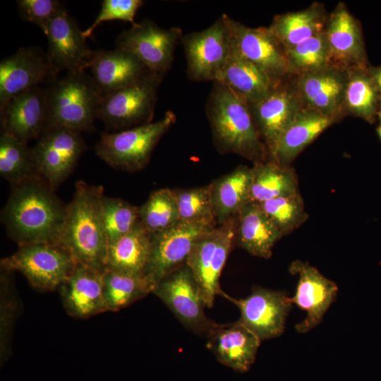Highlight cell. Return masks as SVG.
<instances>
[{
	"mask_svg": "<svg viewBox=\"0 0 381 381\" xmlns=\"http://www.w3.org/2000/svg\"><path fill=\"white\" fill-rule=\"evenodd\" d=\"M11 186L1 215L8 236L19 246L59 244L67 205L57 196L55 189L39 175Z\"/></svg>",
	"mask_w": 381,
	"mask_h": 381,
	"instance_id": "6da1fadb",
	"label": "cell"
},
{
	"mask_svg": "<svg viewBox=\"0 0 381 381\" xmlns=\"http://www.w3.org/2000/svg\"><path fill=\"white\" fill-rule=\"evenodd\" d=\"M206 114L219 152L238 155L253 164L270 159L248 103L218 81L213 82Z\"/></svg>",
	"mask_w": 381,
	"mask_h": 381,
	"instance_id": "7a4b0ae2",
	"label": "cell"
},
{
	"mask_svg": "<svg viewBox=\"0 0 381 381\" xmlns=\"http://www.w3.org/2000/svg\"><path fill=\"white\" fill-rule=\"evenodd\" d=\"M75 187L67 204L59 244L78 264L104 271L108 242L102 215L103 188L83 181Z\"/></svg>",
	"mask_w": 381,
	"mask_h": 381,
	"instance_id": "3957f363",
	"label": "cell"
},
{
	"mask_svg": "<svg viewBox=\"0 0 381 381\" xmlns=\"http://www.w3.org/2000/svg\"><path fill=\"white\" fill-rule=\"evenodd\" d=\"M46 129L64 128L76 132L92 131L102 99L91 75L66 73L48 84Z\"/></svg>",
	"mask_w": 381,
	"mask_h": 381,
	"instance_id": "277c9868",
	"label": "cell"
},
{
	"mask_svg": "<svg viewBox=\"0 0 381 381\" xmlns=\"http://www.w3.org/2000/svg\"><path fill=\"white\" fill-rule=\"evenodd\" d=\"M176 120V114L169 110L155 122L114 133L103 132L95 152L114 169L140 170L148 163L157 144Z\"/></svg>",
	"mask_w": 381,
	"mask_h": 381,
	"instance_id": "5b68a950",
	"label": "cell"
},
{
	"mask_svg": "<svg viewBox=\"0 0 381 381\" xmlns=\"http://www.w3.org/2000/svg\"><path fill=\"white\" fill-rule=\"evenodd\" d=\"M77 265L64 247L48 243L20 246L14 253L1 260L2 270L18 271L32 286L47 291L59 289Z\"/></svg>",
	"mask_w": 381,
	"mask_h": 381,
	"instance_id": "8992f818",
	"label": "cell"
},
{
	"mask_svg": "<svg viewBox=\"0 0 381 381\" xmlns=\"http://www.w3.org/2000/svg\"><path fill=\"white\" fill-rule=\"evenodd\" d=\"M236 216L198 238L186 262L197 283L207 308L214 305L221 289L219 279L236 243Z\"/></svg>",
	"mask_w": 381,
	"mask_h": 381,
	"instance_id": "52a82bcc",
	"label": "cell"
},
{
	"mask_svg": "<svg viewBox=\"0 0 381 381\" xmlns=\"http://www.w3.org/2000/svg\"><path fill=\"white\" fill-rule=\"evenodd\" d=\"M164 75L149 73L104 96L97 112L107 129L123 131L152 122L157 90Z\"/></svg>",
	"mask_w": 381,
	"mask_h": 381,
	"instance_id": "ba28073f",
	"label": "cell"
},
{
	"mask_svg": "<svg viewBox=\"0 0 381 381\" xmlns=\"http://www.w3.org/2000/svg\"><path fill=\"white\" fill-rule=\"evenodd\" d=\"M181 42L188 78L193 81H215L232 51L226 14L205 30L183 35Z\"/></svg>",
	"mask_w": 381,
	"mask_h": 381,
	"instance_id": "9c48e42d",
	"label": "cell"
},
{
	"mask_svg": "<svg viewBox=\"0 0 381 381\" xmlns=\"http://www.w3.org/2000/svg\"><path fill=\"white\" fill-rule=\"evenodd\" d=\"M183 37L180 28L165 29L143 19L123 31L116 40V48L135 55L151 73L163 75L171 68L174 52Z\"/></svg>",
	"mask_w": 381,
	"mask_h": 381,
	"instance_id": "30bf717a",
	"label": "cell"
},
{
	"mask_svg": "<svg viewBox=\"0 0 381 381\" xmlns=\"http://www.w3.org/2000/svg\"><path fill=\"white\" fill-rule=\"evenodd\" d=\"M214 227L179 222L174 226L152 235L150 254L143 273L152 293L162 279L186 264L198 238Z\"/></svg>",
	"mask_w": 381,
	"mask_h": 381,
	"instance_id": "8fae6325",
	"label": "cell"
},
{
	"mask_svg": "<svg viewBox=\"0 0 381 381\" xmlns=\"http://www.w3.org/2000/svg\"><path fill=\"white\" fill-rule=\"evenodd\" d=\"M152 293L186 328L197 334L206 337L217 324L205 313L201 291L186 264L162 279Z\"/></svg>",
	"mask_w": 381,
	"mask_h": 381,
	"instance_id": "7c38bea8",
	"label": "cell"
},
{
	"mask_svg": "<svg viewBox=\"0 0 381 381\" xmlns=\"http://www.w3.org/2000/svg\"><path fill=\"white\" fill-rule=\"evenodd\" d=\"M86 149L80 133L48 128L32 147L37 172L55 189L70 175Z\"/></svg>",
	"mask_w": 381,
	"mask_h": 381,
	"instance_id": "4fadbf2b",
	"label": "cell"
},
{
	"mask_svg": "<svg viewBox=\"0 0 381 381\" xmlns=\"http://www.w3.org/2000/svg\"><path fill=\"white\" fill-rule=\"evenodd\" d=\"M249 107L269 155L282 133L305 109L291 75Z\"/></svg>",
	"mask_w": 381,
	"mask_h": 381,
	"instance_id": "5bb4252c",
	"label": "cell"
},
{
	"mask_svg": "<svg viewBox=\"0 0 381 381\" xmlns=\"http://www.w3.org/2000/svg\"><path fill=\"white\" fill-rule=\"evenodd\" d=\"M219 295L239 309V320L260 340L277 337L283 333L287 315L293 304L291 297L284 292L257 286L243 298L231 297L222 289Z\"/></svg>",
	"mask_w": 381,
	"mask_h": 381,
	"instance_id": "9a60e30c",
	"label": "cell"
},
{
	"mask_svg": "<svg viewBox=\"0 0 381 381\" xmlns=\"http://www.w3.org/2000/svg\"><path fill=\"white\" fill-rule=\"evenodd\" d=\"M47 53L39 47H20L0 63V110L11 98L57 78Z\"/></svg>",
	"mask_w": 381,
	"mask_h": 381,
	"instance_id": "2e32d148",
	"label": "cell"
},
{
	"mask_svg": "<svg viewBox=\"0 0 381 381\" xmlns=\"http://www.w3.org/2000/svg\"><path fill=\"white\" fill-rule=\"evenodd\" d=\"M233 49L275 80L289 76L285 52L269 28L248 27L226 14Z\"/></svg>",
	"mask_w": 381,
	"mask_h": 381,
	"instance_id": "e0dca14e",
	"label": "cell"
},
{
	"mask_svg": "<svg viewBox=\"0 0 381 381\" xmlns=\"http://www.w3.org/2000/svg\"><path fill=\"white\" fill-rule=\"evenodd\" d=\"M47 56L55 72H85L95 51L91 50L77 22L65 8L52 20L47 34Z\"/></svg>",
	"mask_w": 381,
	"mask_h": 381,
	"instance_id": "ac0fdd59",
	"label": "cell"
},
{
	"mask_svg": "<svg viewBox=\"0 0 381 381\" xmlns=\"http://www.w3.org/2000/svg\"><path fill=\"white\" fill-rule=\"evenodd\" d=\"M349 71L329 66L310 73L291 75L305 109L334 119L343 118Z\"/></svg>",
	"mask_w": 381,
	"mask_h": 381,
	"instance_id": "d6986e66",
	"label": "cell"
},
{
	"mask_svg": "<svg viewBox=\"0 0 381 381\" xmlns=\"http://www.w3.org/2000/svg\"><path fill=\"white\" fill-rule=\"evenodd\" d=\"M325 34L330 66L346 71L368 67L361 26L345 4L329 14Z\"/></svg>",
	"mask_w": 381,
	"mask_h": 381,
	"instance_id": "ffe728a7",
	"label": "cell"
},
{
	"mask_svg": "<svg viewBox=\"0 0 381 381\" xmlns=\"http://www.w3.org/2000/svg\"><path fill=\"white\" fill-rule=\"evenodd\" d=\"M289 271L298 276L295 295L291 297V302L306 312V317L296 325V329L299 333H306L321 322L337 296L338 287L306 262L296 260L291 265Z\"/></svg>",
	"mask_w": 381,
	"mask_h": 381,
	"instance_id": "44dd1931",
	"label": "cell"
},
{
	"mask_svg": "<svg viewBox=\"0 0 381 381\" xmlns=\"http://www.w3.org/2000/svg\"><path fill=\"white\" fill-rule=\"evenodd\" d=\"M0 114L1 133L27 143L37 140L47 126V88L37 86L16 95Z\"/></svg>",
	"mask_w": 381,
	"mask_h": 381,
	"instance_id": "7402d4cb",
	"label": "cell"
},
{
	"mask_svg": "<svg viewBox=\"0 0 381 381\" xmlns=\"http://www.w3.org/2000/svg\"><path fill=\"white\" fill-rule=\"evenodd\" d=\"M207 347L222 364L238 373L247 372L253 363L260 339L239 320L217 323L206 335Z\"/></svg>",
	"mask_w": 381,
	"mask_h": 381,
	"instance_id": "603a6c76",
	"label": "cell"
},
{
	"mask_svg": "<svg viewBox=\"0 0 381 381\" xmlns=\"http://www.w3.org/2000/svg\"><path fill=\"white\" fill-rule=\"evenodd\" d=\"M104 271L78 263L59 288L69 315L84 318L107 310L104 297Z\"/></svg>",
	"mask_w": 381,
	"mask_h": 381,
	"instance_id": "cb8c5ba5",
	"label": "cell"
},
{
	"mask_svg": "<svg viewBox=\"0 0 381 381\" xmlns=\"http://www.w3.org/2000/svg\"><path fill=\"white\" fill-rule=\"evenodd\" d=\"M89 68L102 97L151 73L135 55L116 48L95 51Z\"/></svg>",
	"mask_w": 381,
	"mask_h": 381,
	"instance_id": "d4e9b609",
	"label": "cell"
},
{
	"mask_svg": "<svg viewBox=\"0 0 381 381\" xmlns=\"http://www.w3.org/2000/svg\"><path fill=\"white\" fill-rule=\"evenodd\" d=\"M236 243L252 255L269 259L282 234L260 205L249 201L236 214Z\"/></svg>",
	"mask_w": 381,
	"mask_h": 381,
	"instance_id": "484cf974",
	"label": "cell"
},
{
	"mask_svg": "<svg viewBox=\"0 0 381 381\" xmlns=\"http://www.w3.org/2000/svg\"><path fill=\"white\" fill-rule=\"evenodd\" d=\"M337 121L308 109H303L279 137L270 159L286 167L325 130Z\"/></svg>",
	"mask_w": 381,
	"mask_h": 381,
	"instance_id": "4316f807",
	"label": "cell"
},
{
	"mask_svg": "<svg viewBox=\"0 0 381 381\" xmlns=\"http://www.w3.org/2000/svg\"><path fill=\"white\" fill-rule=\"evenodd\" d=\"M328 16L322 4L314 2L303 10L274 16L268 28L286 51L324 32Z\"/></svg>",
	"mask_w": 381,
	"mask_h": 381,
	"instance_id": "83f0119b",
	"label": "cell"
},
{
	"mask_svg": "<svg viewBox=\"0 0 381 381\" xmlns=\"http://www.w3.org/2000/svg\"><path fill=\"white\" fill-rule=\"evenodd\" d=\"M215 81L224 84L250 104L267 95L279 80L270 78L232 47L231 55Z\"/></svg>",
	"mask_w": 381,
	"mask_h": 381,
	"instance_id": "f1b7e54d",
	"label": "cell"
},
{
	"mask_svg": "<svg viewBox=\"0 0 381 381\" xmlns=\"http://www.w3.org/2000/svg\"><path fill=\"white\" fill-rule=\"evenodd\" d=\"M251 182V168L239 165L210 183L218 225L236 216L250 201Z\"/></svg>",
	"mask_w": 381,
	"mask_h": 381,
	"instance_id": "f546056e",
	"label": "cell"
},
{
	"mask_svg": "<svg viewBox=\"0 0 381 381\" xmlns=\"http://www.w3.org/2000/svg\"><path fill=\"white\" fill-rule=\"evenodd\" d=\"M152 235L139 223L107 246L105 270L143 275L148 262Z\"/></svg>",
	"mask_w": 381,
	"mask_h": 381,
	"instance_id": "4dcf8cb0",
	"label": "cell"
},
{
	"mask_svg": "<svg viewBox=\"0 0 381 381\" xmlns=\"http://www.w3.org/2000/svg\"><path fill=\"white\" fill-rule=\"evenodd\" d=\"M250 201L260 203L278 197L298 193V180L293 169L268 159L253 164Z\"/></svg>",
	"mask_w": 381,
	"mask_h": 381,
	"instance_id": "1f68e13d",
	"label": "cell"
},
{
	"mask_svg": "<svg viewBox=\"0 0 381 381\" xmlns=\"http://www.w3.org/2000/svg\"><path fill=\"white\" fill-rule=\"evenodd\" d=\"M381 104L368 67L349 71L344 101V115L374 123Z\"/></svg>",
	"mask_w": 381,
	"mask_h": 381,
	"instance_id": "d6a6232c",
	"label": "cell"
},
{
	"mask_svg": "<svg viewBox=\"0 0 381 381\" xmlns=\"http://www.w3.org/2000/svg\"><path fill=\"white\" fill-rule=\"evenodd\" d=\"M103 283L107 310L117 311L152 293L141 274L106 269Z\"/></svg>",
	"mask_w": 381,
	"mask_h": 381,
	"instance_id": "836d02e7",
	"label": "cell"
},
{
	"mask_svg": "<svg viewBox=\"0 0 381 381\" xmlns=\"http://www.w3.org/2000/svg\"><path fill=\"white\" fill-rule=\"evenodd\" d=\"M0 174L11 185L39 175L32 148L27 143L4 133L0 136Z\"/></svg>",
	"mask_w": 381,
	"mask_h": 381,
	"instance_id": "e575fe53",
	"label": "cell"
},
{
	"mask_svg": "<svg viewBox=\"0 0 381 381\" xmlns=\"http://www.w3.org/2000/svg\"><path fill=\"white\" fill-rule=\"evenodd\" d=\"M140 223L151 235L164 231L179 222L173 189L163 188L152 192L139 207Z\"/></svg>",
	"mask_w": 381,
	"mask_h": 381,
	"instance_id": "d590c367",
	"label": "cell"
},
{
	"mask_svg": "<svg viewBox=\"0 0 381 381\" xmlns=\"http://www.w3.org/2000/svg\"><path fill=\"white\" fill-rule=\"evenodd\" d=\"M179 222L217 226L210 184L189 188H173Z\"/></svg>",
	"mask_w": 381,
	"mask_h": 381,
	"instance_id": "8d00e7d4",
	"label": "cell"
},
{
	"mask_svg": "<svg viewBox=\"0 0 381 381\" xmlns=\"http://www.w3.org/2000/svg\"><path fill=\"white\" fill-rule=\"evenodd\" d=\"M284 52L289 75L297 76L330 66L325 31Z\"/></svg>",
	"mask_w": 381,
	"mask_h": 381,
	"instance_id": "74e56055",
	"label": "cell"
},
{
	"mask_svg": "<svg viewBox=\"0 0 381 381\" xmlns=\"http://www.w3.org/2000/svg\"><path fill=\"white\" fill-rule=\"evenodd\" d=\"M102 215L108 244L132 231L139 223V207L117 198L103 196Z\"/></svg>",
	"mask_w": 381,
	"mask_h": 381,
	"instance_id": "f35d334b",
	"label": "cell"
},
{
	"mask_svg": "<svg viewBox=\"0 0 381 381\" xmlns=\"http://www.w3.org/2000/svg\"><path fill=\"white\" fill-rule=\"evenodd\" d=\"M258 204L283 236L299 227L308 219L299 192Z\"/></svg>",
	"mask_w": 381,
	"mask_h": 381,
	"instance_id": "ab89813d",
	"label": "cell"
},
{
	"mask_svg": "<svg viewBox=\"0 0 381 381\" xmlns=\"http://www.w3.org/2000/svg\"><path fill=\"white\" fill-rule=\"evenodd\" d=\"M143 4V1L141 0H103L95 21L83 31V37L85 39L90 37L95 29L106 21L119 20L135 24V13Z\"/></svg>",
	"mask_w": 381,
	"mask_h": 381,
	"instance_id": "60d3db41",
	"label": "cell"
},
{
	"mask_svg": "<svg viewBox=\"0 0 381 381\" xmlns=\"http://www.w3.org/2000/svg\"><path fill=\"white\" fill-rule=\"evenodd\" d=\"M17 4L20 17L37 25L46 35L52 20L64 8L57 0H18Z\"/></svg>",
	"mask_w": 381,
	"mask_h": 381,
	"instance_id": "b9f144b4",
	"label": "cell"
},
{
	"mask_svg": "<svg viewBox=\"0 0 381 381\" xmlns=\"http://www.w3.org/2000/svg\"><path fill=\"white\" fill-rule=\"evenodd\" d=\"M368 73L375 85L381 104V66H368Z\"/></svg>",
	"mask_w": 381,
	"mask_h": 381,
	"instance_id": "7bdbcfd3",
	"label": "cell"
},
{
	"mask_svg": "<svg viewBox=\"0 0 381 381\" xmlns=\"http://www.w3.org/2000/svg\"><path fill=\"white\" fill-rule=\"evenodd\" d=\"M377 133L381 140V124L377 128Z\"/></svg>",
	"mask_w": 381,
	"mask_h": 381,
	"instance_id": "ee69618b",
	"label": "cell"
},
{
	"mask_svg": "<svg viewBox=\"0 0 381 381\" xmlns=\"http://www.w3.org/2000/svg\"><path fill=\"white\" fill-rule=\"evenodd\" d=\"M377 116L378 117L380 121V124H381V107L380 108V109L378 110L377 113Z\"/></svg>",
	"mask_w": 381,
	"mask_h": 381,
	"instance_id": "f6af8a7d",
	"label": "cell"
}]
</instances>
